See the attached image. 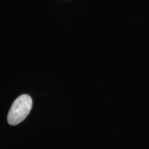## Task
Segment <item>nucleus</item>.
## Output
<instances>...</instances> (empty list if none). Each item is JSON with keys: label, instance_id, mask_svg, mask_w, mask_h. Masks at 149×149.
Listing matches in <instances>:
<instances>
[{"label": "nucleus", "instance_id": "1", "mask_svg": "<svg viewBox=\"0 0 149 149\" xmlns=\"http://www.w3.org/2000/svg\"><path fill=\"white\" fill-rule=\"evenodd\" d=\"M32 106V100L30 96L23 95L18 97L13 104L9 112V124L15 125L22 122L29 114Z\"/></svg>", "mask_w": 149, "mask_h": 149}]
</instances>
